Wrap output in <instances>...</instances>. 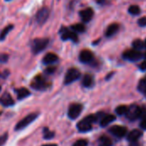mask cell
<instances>
[{
	"instance_id": "cell-10",
	"label": "cell",
	"mask_w": 146,
	"mask_h": 146,
	"mask_svg": "<svg viewBox=\"0 0 146 146\" xmlns=\"http://www.w3.org/2000/svg\"><path fill=\"white\" fill-rule=\"evenodd\" d=\"M127 128L123 126H113L110 128V133L116 138H123L127 134Z\"/></svg>"
},
{
	"instance_id": "cell-17",
	"label": "cell",
	"mask_w": 146,
	"mask_h": 146,
	"mask_svg": "<svg viewBox=\"0 0 146 146\" xmlns=\"http://www.w3.org/2000/svg\"><path fill=\"white\" fill-rule=\"evenodd\" d=\"M142 136V133L141 131L138 130V129H135V130H133L131 131L128 135H127V139L131 142H135L137 141L140 137Z\"/></svg>"
},
{
	"instance_id": "cell-21",
	"label": "cell",
	"mask_w": 146,
	"mask_h": 146,
	"mask_svg": "<svg viewBox=\"0 0 146 146\" xmlns=\"http://www.w3.org/2000/svg\"><path fill=\"white\" fill-rule=\"evenodd\" d=\"M113 143L111 139L106 136H102L98 139V146H112Z\"/></svg>"
},
{
	"instance_id": "cell-39",
	"label": "cell",
	"mask_w": 146,
	"mask_h": 146,
	"mask_svg": "<svg viewBox=\"0 0 146 146\" xmlns=\"http://www.w3.org/2000/svg\"><path fill=\"white\" fill-rule=\"evenodd\" d=\"M0 91H1V87H0Z\"/></svg>"
},
{
	"instance_id": "cell-30",
	"label": "cell",
	"mask_w": 146,
	"mask_h": 146,
	"mask_svg": "<svg viewBox=\"0 0 146 146\" xmlns=\"http://www.w3.org/2000/svg\"><path fill=\"white\" fill-rule=\"evenodd\" d=\"M8 137H9V135H8L7 133H3V135L0 136V146H3L7 142Z\"/></svg>"
},
{
	"instance_id": "cell-25",
	"label": "cell",
	"mask_w": 146,
	"mask_h": 146,
	"mask_svg": "<svg viewBox=\"0 0 146 146\" xmlns=\"http://www.w3.org/2000/svg\"><path fill=\"white\" fill-rule=\"evenodd\" d=\"M72 30L74 32V33H83L85 32L86 30V27L83 24H80V23H78V24H74L71 27Z\"/></svg>"
},
{
	"instance_id": "cell-26",
	"label": "cell",
	"mask_w": 146,
	"mask_h": 146,
	"mask_svg": "<svg viewBox=\"0 0 146 146\" xmlns=\"http://www.w3.org/2000/svg\"><path fill=\"white\" fill-rule=\"evenodd\" d=\"M127 110H128V107L126 106V105H121V106H118L115 109V112L119 115H126L127 113Z\"/></svg>"
},
{
	"instance_id": "cell-6",
	"label": "cell",
	"mask_w": 146,
	"mask_h": 146,
	"mask_svg": "<svg viewBox=\"0 0 146 146\" xmlns=\"http://www.w3.org/2000/svg\"><path fill=\"white\" fill-rule=\"evenodd\" d=\"M82 109H83V107L80 104H71L69 109H68V117L71 120L77 119L80 116V113L82 111Z\"/></svg>"
},
{
	"instance_id": "cell-3",
	"label": "cell",
	"mask_w": 146,
	"mask_h": 146,
	"mask_svg": "<svg viewBox=\"0 0 146 146\" xmlns=\"http://www.w3.org/2000/svg\"><path fill=\"white\" fill-rule=\"evenodd\" d=\"M38 117V113H31L28 115H27L25 118H23L21 121H20L16 126H15V130L19 131V130H22L24 128H26L27 126H29L31 123H33L37 118Z\"/></svg>"
},
{
	"instance_id": "cell-9",
	"label": "cell",
	"mask_w": 146,
	"mask_h": 146,
	"mask_svg": "<svg viewBox=\"0 0 146 146\" xmlns=\"http://www.w3.org/2000/svg\"><path fill=\"white\" fill-rule=\"evenodd\" d=\"M61 38L62 40L70 39L74 42L78 41V36H77L76 33H74V31H69L68 29H67L65 27L61 29Z\"/></svg>"
},
{
	"instance_id": "cell-40",
	"label": "cell",
	"mask_w": 146,
	"mask_h": 146,
	"mask_svg": "<svg viewBox=\"0 0 146 146\" xmlns=\"http://www.w3.org/2000/svg\"><path fill=\"white\" fill-rule=\"evenodd\" d=\"M6 1H9V0H6Z\"/></svg>"
},
{
	"instance_id": "cell-8",
	"label": "cell",
	"mask_w": 146,
	"mask_h": 146,
	"mask_svg": "<svg viewBox=\"0 0 146 146\" xmlns=\"http://www.w3.org/2000/svg\"><path fill=\"white\" fill-rule=\"evenodd\" d=\"M140 114H141V108L138 107L137 105H132L128 107L127 113L126 114L127 119L130 121H135L138 118H140Z\"/></svg>"
},
{
	"instance_id": "cell-14",
	"label": "cell",
	"mask_w": 146,
	"mask_h": 146,
	"mask_svg": "<svg viewBox=\"0 0 146 146\" xmlns=\"http://www.w3.org/2000/svg\"><path fill=\"white\" fill-rule=\"evenodd\" d=\"M0 104L4 107H10V106L15 104V102H14L12 97L10 96V94L5 92L0 98Z\"/></svg>"
},
{
	"instance_id": "cell-24",
	"label": "cell",
	"mask_w": 146,
	"mask_h": 146,
	"mask_svg": "<svg viewBox=\"0 0 146 146\" xmlns=\"http://www.w3.org/2000/svg\"><path fill=\"white\" fill-rule=\"evenodd\" d=\"M133 47L135 50H140L145 47V43L144 41H142L141 39H136L133 42Z\"/></svg>"
},
{
	"instance_id": "cell-31",
	"label": "cell",
	"mask_w": 146,
	"mask_h": 146,
	"mask_svg": "<svg viewBox=\"0 0 146 146\" xmlns=\"http://www.w3.org/2000/svg\"><path fill=\"white\" fill-rule=\"evenodd\" d=\"M138 23H139V25L140 27H145L146 26V16H144V17L140 18V19L139 20Z\"/></svg>"
},
{
	"instance_id": "cell-12",
	"label": "cell",
	"mask_w": 146,
	"mask_h": 146,
	"mask_svg": "<svg viewBox=\"0 0 146 146\" xmlns=\"http://www.w3.org/2000/svg\"><path fill=\"white\" fill-rule=\"evenodd\" d=\"M93 59V54L89 50H84L80 54V61L83 63H88Z\"/></svg>"
},
{
	"instance_id": "cell-13",
	"label": "cell",
	"mask_w": 146,
	"mask_h": 146,
	"mask_svg": "<svg viewBox=\"0 0 146 146\" xmlns=\"http://www.w3.org/2000/svg\"><path fill=\"white\" fill-rule=\"evenodd\" d=\"M80 15L81 20L84 22H88L93 17V10L91 8L85 9H83V10H81L80 12Z\"/></svg>"
},
{
	"instance_id": "cell-32",
	"label": "cell",
	"mask_w": 146,
	"mask_h": 146,
	"mask_svg": "<svg viewBox=\"0 0 146 146\" xmlns=\"http://www.w3.org/2000/svg\"><path fill=\"white\" fill-rule=\"evenodd\" d=\"M140 127L144 130H146V117L143 118L142 121L140 122Z\"/></svg>"
},
{
	"instance_id": "cell-19",
	"label": "cell",
	"mask_w": 146,
	"mask_h": 146,
	"mask_svg": "<svg viewBox=\"0 0 146 146\" xmlns=\"http://www.w3.org/2000/svg\"><path fill=\"white\" fill-rule=\"evenodd\" d=\"M16 95H17V98L19 100H21L25 98H27L30 95V92L26 89V88H19L15 90Z\"/></svg>"
},
{
	"instance_id": "cell-36",
	"label": "cell",
	"mask_w": 146,
	"mask_h": 146,
	"mask_svg": "<svg viewBox=\"0 0 146 146\" xmlns=\"http://www.w3.org/2000/svg\"><path fill=\"white\" fill-rule=\"evenodd\" d=\"M42 146H57V145H56V144H47V145H44Z\"/></svg>"
},
{
	"instance_id": "cell-35",
	"label": "cell",
	"mask_w": 146,
	"mask_h": 146,
	"mask_svg": "<svg viewBox=\"0 0 146 146\" xmlns=\"http://www.w3.org/2000/svg\"><path fill=\"white\" fill-rule=\"evenodd\" d=\"M8 59V56L7 55H1L0 56V61L2 62H6Z\"/></svg>"
},
{
	"instance_id": "cell-15",
	"label": "cell",
	"mask_w": 146,
	"mask_h": 146,
	"mask_svg": "<svg viewBox=\"0 0 146 146\" xmlns=\"http://www.w3.org/2000/svg\"><path fill=\"white\" fill-rule=\"evenodd\" d=\"M58 60V56L54 54V53H48L46 54L44 58H43V63L44 64H52L54 62H56Z\"/></svg>"
},
{
	"instance_id": "cell-37",
	"label": "cell",
	"mask_w": 146,
	"mask_h": 146,
	"mask_svg": "<svg viewBox=\"0 0 146 146\" xmlns=\"http://www.w3.org/2000/svg\"><path fill=\"white\" fill-rule=\"evenodd\" d=\"M144 43H145V46L146 47V38H145V42H144Z\"/></svg>"
},
{
	"instance_id": "cell-20",
	"label": "cell",
	"mask_w": 146,
	"mask_h": 146,
	"mask_svg": "<svg viewBox=\"0 0 146 146\" xmlns=\"http://www.w3.org/2000/svg\"><path fill=\"white\" fill-rule=\"evenodd\" d=\"M93 77L91 74H86L82 80V85L85 87H91L93 85Z\"/></svg>"
},
{
	"instance_id": "cell-22",
	"label": "cell",
	"mask_w": 146,
	"mask_h": 146,
	"mask_svg": "<svg viewBox=\"0 0 146 146\" xmlns=\"http://www.w3.org/2000/svg\"><path fill=\"white\" fill-rule=\"evenodd\" d=\"M13 25H9V26H7V27H5L3 30H2V32L0 33V40H3L5 38H6V36L8 35V33L13 29Z\"/></svg>"
},
{
	"instance_id": "cell-1",
	"label": "cell",
	"mask_w": 146,
	"mask_h": 146,
	"mask_svg": "<svg viewBox=\"0 0 146 146\" xmlns=\"http://www.w3.org/2000/svg\"><path fill=\"white\" fill-rule=\"evenodd\" d=\"M98 120L97 115H88L85 117L83 120H81L78 124H77V128L80 132L81 133H86L89 132L92 129V124L96 122Z\"/></svg>"
},
{
	"instance_id": "cell-11",
	"label": "cell",
	"mask_w": 146,
	"mask_h": 146,
	"mask_svg": "<svg viewBox=\"0 0 146 146\" xmlns=\"http://www.w3.org/2000/svg\"><path fill=\"white\" fill-rule=\"evenodd\" d=\"M49 14H50V11L47 8H42L41 9L38 10V12L37 13V15H36V21L38 24L42 25L44 24L48 17H49Z\"/></svg>"
},
{
	"instance_id": "cell-23",
	"label": "cell",
	"mask_w": 146,
	"mask_h": 146,
	"mask_svg": "<svg viewBox=\"0 0 146 146\" xmlns=\"http://www.w3.org/2000/svg\"><path fill=\"white\" fill-rule=\"evenodd\" d=\"M43 135H44V139H51L54 138L55 136V133L51 132L48 127H44L43 130Z\"/></svg>"
},
{
	"instance_id": "cell-4",
	"label": "cell",
	"mask_w": 146,
	"mask_h": 146,
	"mask_svg": "<svg viewBox=\"0 0 146 146\" xmlns=\"http://www.w3.org/2000/svg\"><path fill=\"white\" fill-rule=\"evenodd\" d=\"M80 77V72L74 68H72L68 69L66 73L65 78H64V84L65 85H69L75 80H77Z\"/></svg>"
},
{
	"instance_id": "cell-29",
	"label": "cell",
	"mask_w": 146,
	"mask_h": 146,
	"mask_svg": "<svg viewBox=\"0 0 146 146\" xmlns=\"http://www.w3.org/2000/svg\"><path fill=\"white\" fill-rule=\"evenodd\" d=\"M87 145H88V141L86 139H80L76 141L73 146H87Z\"/></svg>"
},
{
	"instance_id": "cell-27",
	"label": "cell",
	"mask_w": 146,
	"mask_h": 146,
	"mask_svg": "<svg viewBox=\"0 0 146 146\" xmlns=\"http://www.w3.org/2000/svg\"><path fill=\"white\" fill-rule=\"evenodd\" d=\"M138 90L143 93V94H146V80L145 79H143L141 80L139 82V85H138Z\"/></svg>"
},
{
	"instance_id": "cell-2",
	"label": "cell",
	"mask_w": 146,
	"mask_h": 146,
	"mask_svg": "<svg viewBox=\"0 0 146 146\" xmlns=\"http://www.w3.org/2000/svg\"><path fill=\"white\" fill-rule=\"evenodd\" d=\"M49 44L48 38H36L32 42V51L33 54L37 55L43 51Z\"/></svg>"
},
{
	"instance_id": "cell-38",
	"label": "cell",
	"mask_w": 146,
	"mask_h": 146,
	"mask_svg": "<svg viewBox=\"0 0 146 146\" xmlns=\"http://www.w3.org/2000/svg\"><path fill=\"white\" fill-rule=\"evenodd\" d=\"M145 61H146V52H145Z\"/></svg>"
},
{
	"instance_id": "cell-34",
	"label": "cell",
	"mask_w": 146,
	"mask_h": 146,
	"mask_svg": "<svg viewBox=\"0 0 146 146\" xmlns=\"http://www.w3.org/2000/svg\"><path fill=\"white\" fill-rule=\"evenodd\" d=\"M55 70H56V68H48L46 70H45V72L47 73V74H52V73H54L55 72Z\"/></svg>"
},
{
	"instance_id": "cell-33",
	"label": "cell",
	"mask_w": 146,
	"mask_h": 146,
	"mask_svg": "<svg viewBox=\"0 0 146 146\" xmlns=\"http://www.w3.org/2000/svg\"><path fill=\"white\" fill-rule=\"evenodd\" d=\"M139 68H140L141 70H143V71H145L146 70V61L143 62L140 64V66H139Z\"/></svg>"
},
{
	"instance_id": "cell-28",
	"label": "cell",
	"mask_w": 146,
	"mask_h": 146,
	"mask_svg": "<svg viewBox=\"0 0 146 146\" xmlns=\"http://www.w3.org/2000/svg\"><path fill=\"white\" fill-rule=\"evenodd\" d=\"M140 11H141V9H140L139 7L137 6V5H132V6H130L129 9H128V12H129L131 15H139V14L140 13Z\"/></svg>"
},
{
	"instance_id": "cell-5",
	"label": "cell",
	"mask_w": 146,
	"mask_h": 146,
	"mask_svg": "<svg viewBox=\"0 0 146 146\" xmlns=\"http://www.w3.org/2000/svg\"><path fill=\"white\" fill-rule=\"evenodd\" d=\"M31 86L33 88H34L35 90L38 91H42V90H45L48 87V84L45 80V79L43 76H37L34 78Z\"/></svg>"
},
{
	"instance_id": "cell-18",
	"label": "cell",
	"mask_w": 146,
	"mask_h": 146,
	"mask_svg": "<svg viewBox=\"0 0 146 146\" xmlns=\"http://www.w3.org/2000/svg\"><path fill=\"white\" fill-rule=\"evenodd\" d=\"M118 30H119V25L117 23H113L108 27L105 34L107 37H111V36L115 35L118 32Z\"/></svg>"
},
{
	"instance_id": "cell-7",
	"label": "cell",
	"mask_w": 146,
	"mask_h": 146,
	"mask_svg": "<svg viewBox=\"0 0 146 146\" xmlns=\"http://www.w3.org/2000/svg\"><path fill=\"white\" fill-rule=\"evenodd\" d=\"M123 57L125 59L129 60V61L136 62V61H139V60L141 59L142 54H141V52L139 50L133 49V50H128L125 51L124 54H123Z\"/></svg>"
},
{
	"instance_id": "cell-16",
	"label": "cell",
	"mask_w": 146,
	"mask_h": 146,
	"mask_svg": "<svg viewBox=\"0 0 146 146\" xmlns=\"http://www.w3.org/2000/svg\"><path fill=\"white\" fill-rule=\"evenodd\" d=\"M115 120V116L113 115H106L104 116H103L101 118V121H100V125L102 127H105L107 126H109L110 123H112Z\"/></svg>"
}]
</instances>
